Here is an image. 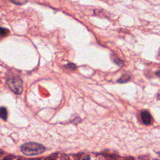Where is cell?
I'll use <instances>...</instances> for the list:
<instances>
[{"label":"cell","instance_id":"cell-2","mask_svg":"<svg viewBox=\"0 0 160 160\" xmlns=\"http://www.w3.org/2000/svg\"><path fill=\"white\" fill-rule=\"evenodd\" d=\"M8 86L9 89L16 94H21L22 91V82L17 76H12L8 79Z\"/></svg>","mask_w":160,"mask_h":160},{"label":"cell","instance_id":"cell-8","mask_svg":"<svg viewBox=\"0 0 160 160\" xmlns=\"http://www.w3.org/2000/svg\"><path fill=\"white\" fill-rule=\"evenodd\" d=\"M57 154H52L48 157H47L45 160H56L57 159Z\"/></svg>","mask_w":160,"mask_h":160},{"label":"cell","instance_id":"cell-3","mask_svg":"<svg viewBox=\"0 0 160 160\" xmlns=\"http://www.w3.org/2000/svg\"><path fill=\"white\" fill-rule=\"evenodd\" d=\"M141 118L142 122L146 125H149L152 122V117L151 114L146 110H144L141 112Z\"/></svg>","mask_w":160,"mask_h":160},{"label":"cell","instance_id":"cell-9","mask_svg":"<svg viewBox=\"0 0 160 160\" xmlns=\"http://www.w3.org/2000/svg\"><path fill=\"white\" fill-rule=\"evenodd\" d=\"M16 156H14V155H12V154H10V155H8L7 156H6L5 158H4L2 160H12L14 158H15Z\"/></svg>","mask_w":160,"mask_h":160},{"label":"cell","instance_id":"cell-1","mask_svg":"<svg viewBox=\"0 0 160 160\" xmlns=\"http://www.w3.org/2000/svg\"><path fill=\"white\" fill-rule=\"evenodd\" d=\"M21 151L26 156H36L42 154L46 151V148L41 144L36 142H28L22 144Z\"/></svg>","mask_w":160,"mask_h":160},{"label":"cell","instance_id":"cell-6","mask_svg":"<svg viewBox=\"0 0 160 160\" xmlns=\"http://www.w3.org/2000/svg\"><path fill=\"white\" fill-rule=\"evenodd\" d=\"M129 77L128 76H126V75H124L122 76H121V78L118 81V82H121V83H123V82H125L128 81H129Z\"/></svg>","mask_w":160,"mask_h":160},{"label":"cell","instance_id":"cell-7","mask_svg":"<svg viewBox=\"0 0 160 160\" xmlns=\"http://www.w3.org/2000/svg\"><path fill=\"white\" fill-rule=\"evenodd\" d=\"M11 1L13 3L19 5V4H22L25 3L27 1V0H11Z\"/></svg>","mask_w":160,"mask_h":160},{"label":"cell","instance_id":"cell-13","mask_svg":"<svg viewBox=\"0 0 160 160\" xmlns=\"http://www.w3.org/2000/svg\"><path fill=\"white\" fill-rule=\"evenodd\" d=\"M35 160V159H34ZM36 160H41V159H36Z\"/></svg>","mask_w":160,"mask_h":160},{"label":"cell","instance_id":"cell-4","mask_svg":"<svg viewBox=\"0 0 160 160\" xmlns=\"http://www.w3.org/2000/svg\"><path fill=\"white\" fill-rule=\"evenodd\" d=\"M0 118L4 121H6L8 118V111L5 107H0Z\"/></svg>","mask_w":160,"mask_h":160},{"label":"cell","instance_id":"cell-12","mask_svg":"<svg viewBox=\"0 0 160 160\" xmlns=\"http://www.w3.org/2000/svg\"><path fill=\"white\" fill-rule=\"evenodd\" d=\"M61 160H70V159L67 156H64L61 158Z\"/></svg>","mask_w":160,"mask_h":160},{"label":"cell","instance_id":"cell-5","mask_svg":"<svg viewBox=\"0 0 160 160\" xmlns=\"http://www.w3.org/2000/svg\"><path fill=\"white\" fill-rule=\"evenodd\" d=\"M9 34V30L8 29L0 27V36L4 37Z\"/></svg>","mask_w":160,"mask_h":160},{"label":"cell","instance_id":"cell-10","mask_svg":"<svg viewBox=\"0 0 160 160\" xmlns=\"http://www.w3.org/2000/svg\"><path fill=\"white\" fill-rule=\"evenodd\" d=\"M124 160H135V159H134L132 156H129L125 157V158H124Z\"/></svg>","mask_w":160,"mask_h":160},{"label":"cell","instance_id":"cell-11","mask_svg":"<svg viewBox=\"0 0 160 160\" xmlns=\"http://www.w3.org/2000/svg\"><path fill=\"white\" fill-rule=\"evenodd\" d=\"M82 160H90V157L89 156H86V157L83 158V159Z\"/></svg>","mask_w":160,"mask_h":160}]
</instances>
